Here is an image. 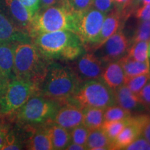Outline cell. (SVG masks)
Instances as JSON below:
<instances>
[{"label": "cell", "mask_w": 150, "mask_h": 150, "mask_svg": "<svg viewBox=\"0 0 150 150\" xmlns=\"http://www.w3.org/2000/svg\"><path fill=\"white\" fill-rule=\"evenodd\" d=\"M14 79L29 80L40 87L52 60L44 56L32 40L13 43Z\"/></svg>", "instance_id": "6da1fadb"}, {"label": "cell", "mask_w": 150, "mask_h": 150, "mask_svg": "<svg viewBox=\"0 0 150 150\" xmlns=\"http://www.w3.org/2000/svg\"><path fill=\"white\" fill-rule=\"evenodd\" d=\"M72 67L52 61L40 87L43 96L63 103L75 93L82 83Z\"/></svg>", "instance_id": "7a4b0ae2"}, {"label": "cell", "mask_w": 150, "mask_h": 150, "mask_svg": "<svg viewBox=\"0 0 150 150\" xmlns=\"http://www.w3.org/2000/svg\"><path fill=\"white\" fill-rule=\"evenodd\" d=\"M61 104L43 96L38 92L30 97L16 112L8 117L20 127L38 126L52 121Z\"/></svg>", "instance_id": "3957f363"}, {"label": "cell", "mask_w": 150, "mask_h": 150, "mask_svg": "<svg viewBox=\"0 0 150 150\" xmlns=\"http://www.w3.org/2000/svg\"><path fill=\"white\" fill-rule=\"evenodd\" d=\"M40 53L48 59H70L75 47L81 40L73 31L69 30L40 33L31 38Z\"/></svg>", "instance_id": "277c9868"}, {"label": "cell", "mask_w": 150, "mask_h": 150, "mask_svg": "<svg viewBox=\"0 0 150 150\" xmlns=\"http://www.w3.org/2000/svg\"><path fill=\"white\" fill-rule=\"evenodd\" d=\"M74 16L64 5H56L40 9L33 16L28 33L31 38L40 33L73 30Z\"/></svg>", "instance_id": "5b68a950"}, {"label": "cell", "mask_w": 150, "mask_h": 150, "mask_svg": "<svg viewBox=\"0 0 150 150\" xmlns=\"http://www.w3.org/2000/svg\"><path fill=\"white\" fill-rule=\"evenodd\" d=\"M67 102L77 105L82 109L87 107L106 108L117 104L114 90L101 79L83 81Z\"/></svg>", "instance_id": "8992f818"}, {"label": "cell", "mask_w": 150, "mask_h": 150, "mask_svg": "<svg viewBox=\"0 0 150 150\" xmlns=\"http://www.w3.org/2000/svg\"><path fill=\"white\" fill-rule=\"evenodd\" d=\"M38 92L39 86L31 81L19 79L11 80L0 96L1 115L8 116L13 114L30 97Z\"/></svg>", "instance_id": "52a82bcc"}, {"label": "cell", "mask_w": 150, "mask_h": 150, "mask_svg": "<svg viewBox=\"0 0 150 150\" xmlns=\"http://www.w3.org/2000/svg\"><path fill=\"white\" fill-rule=\"evenodd\" d=\"M72 31L79 37L84 47L90 50L98 39L103 22L106 15L91 7L78 13H73Z\"/></svg>", "instance_id": "ba28073f"}, {"label": "cell", "mask_w": 150, "mask_h": 150, "mask_svg": "<svg viewBox=\"0 0 150 150\" xmlns=\"http://www.w3.org/2000/svg\"><path fill=\"white\" fill-rule=\"evenodd\" d=\"M129 48V41L126 35L119 30L93 53L108 64L110 62L119 61L127 55Z\"/></svg>", "instance_id": "9c48e42d"}, {"label": "cell", "mask_w": 150, "mask_h": 150, "mask_svg": "<svg viewBox=\"0 0 150 150\" xmlns=\"http://www.w3.org/2000/svg\"><path fill=\"white\" fill-rule=\"evenodd\" d=\"M78 59L75 67L73 69L82 81L101 79L107 63L95 56L93 52L83 54Z\"/></svg>", "instance_id": "30bf717a"}, {"label": "cell", "mask_w": 150, "mask_h": 150, "mask_svg": "<svg viewBox=\"0 0 150 150\" xmlns=\"http://www.w3.org/2000/svg\"><path fill=\"white\" fill-rule=\"evenodd\" d=\"M83 109L70 102L62 103L56 111L52 122L70 131L83 124Z\"/></svg>", "instance_id": "8fae6325"}, {"label": "cell", "mask_w": 150, "mask_h": 150, "mask_svg": "<svg viewBox=\"0 0 150 150\" xmlns=\"http://www.w3.org/2000/svg\"><path fill=\"white\" fill-rule=\"evenodd\" d=\"M29 133L24 142L25 149L29 150H52V140L45 124L35 127H21Z\"/></svg>", "instance_id": "7c38bea8"}, {"label": "cell", "mask_w": 150, "mask_h": 150, "mask_svg": "<svg viewBox=\"0 0 150 150\" xmlns=\"http://www.w3.org/2000/svg\"><path fill=\"white\" fill-rule=\"evenodd\" d=\"M7 17L20 29L28 33L33 16L19 0H4Z\"/></svg>", "instance_id": "4fadbf2b"}, {"label": "cell", "mask_w": 150, "mask_h": 150, "mask_svg": "<svg viewBox=\"0 0 150 150\" xmlns=\"http://www.w3.org/2000/svg\"><path fill=\"white\" fill-rule=\"evenodd\" d=\"M124 20H125V19L122 14L121 11L117 10L115 8L111 12L106 15L103 22L98 39L95 45L92 48L93 51L99 47L107 39L119 31L120 28L122 25Z\"/></svg>", "instance_id": "5bb4252c"}, {"label": "cell", "mask_w": 150, "mask_h": 150, "mask_svg": "<svg viewBox=\"0 0 150 150\" xmlns=\"http://www.w3.org/2000/svg\"><path fill=\"white\" fill-rule=\"evenodd\" d=\"M31 39L29 33L17 27L0 9V42L13 43Z\"/></svg>", "instance_id": "9a60e30c"}, {"label": "cell", "mask_w": 150, "mask_h": 150, "mask_svg": "<svg viewBox=\"0 0 150 150\" xmlns=\"http://www.w3.org/2000/svg\"><path fill=\"white\" fill-rule=\"evenodd\" d=\"M101 79L110 88L115 90L126 83L127 77L122 67L117 61L108 63L105 67Z\"/></svg>", "instance_id": "2e32d148"}, {"label": "cell", "mask_w": 150, "mask_h": 150, "mask_svg": "<svg viewBox=\"0 0 150 150\" xmlns=\"http://www.w3.org/2000/svg\"><path fill=\"white\" fill-rule=\"evenodd\" d=\"M45 126L51 138L53 149H66L71 142L70 131L52 121L45 123Z\"/></svg>", "instance_id": "e0dca14e"}, {"label": "cell", "mask_w": 150, "mask_h": 150, "mask_svg": "<svg viewBox=\"0 0 150 150\" xmlns=\"http://www.w3.org/2000/svg\"><path fill=\"white\" fill-rule=\"evenodd\" d=\"M13 65V43L0 42V71L9 81L14 79Z\"/></svg>", "instance_id": "ac0fdd59"}, {"label": "cell", "mask_w": 150, "mask_h": 150, "mask_svg": "<svg viewBox=\"0 0 150 150\" xmlns=\"http://www.w3.org/2000/svg\"><path fill=\"white\" fill-rule=\"evenodd\" d=\"M115 95L116 104L125 109L132 110L136 109L141 104L136 94L133 93L126 84L120 86L114 90Z\"/></svg>", "instance_id": "d6986e66"}, {"label": "cell", "mask_w": 150, "mask_h": 150, "mask_svg": "<svg viewBox=\"0 0 150 150\" xmlns=\"http://www.w3.org/2000/svg\"><path fill=\"white\" fill-rule=\"evenodd\" d=\"M125 72L127 79L150 72L149 61L140 62L125 55L118 61Z\"/></svg>", "instance_id": "ffe728a7"}, {"label": "cell", "mask_w": 150, "mask_h": 150, "mask_svg": "<svg viewBox=\"0 0 150 150\" xmlns=\"http://www.w3.org/2000/svg\"><path fill=\"white\" fill-rule=\"evenodd\" d=\"M86 149H111L112 142L102 127L90 130L86 144Z\"/></svg>", "instance_id": "44dd1931"}, {"label": "cell", "mask_w": 150, "mask_h": 150, "mask_svg": "<svg viewBox=\"0 0 150 150\" xmlns=\"http://www.w3.org/2000/svg\"><path fill=\"white\" fill-rule=\"evenodd\" d=\"M105 108L87 107L83 108V125L89 130L101 128L104 122Z\"/></svg>", "instance_id": "7402d4cb"}, {"label": "cell", "mask_w": 150, "mask_h": 150, "mask_svg": "<svg viewBox=\"0 0 150 150\" xmlns=\"http://www.w3.org/2000/svg\"><path fill=\"white\" fill-rule=\"evenodd\" d=\"M25 138L19 129L13 126L5 137L1 150H20L24 149Z\"/></svg>", "instance_id": "603a6c76"}, {"label": "cell", "mask_w": 150, "mask_h": 150, "mask_svg": "<svg viewBox=\"0 0 150 150\" xmlns=\"http://www.w3.org/2000/svg\"><path fill=\"white\" fill-rule=\"evenodd\" d=\"M148 47H149V42L147 41H139L133 43L131 47L129 48L127 55L136 60V61L140 62L148 61Z\"/></svg>", "instance_id": "cb8c5ba5"}, {"label": "cell", "mask_w": 150, "mask_h": 150, "mask_svg": "<svg viewBox=\"0 0 150 150\" xmlns=\"http://www.w3.org/2000/svg\"><path fill=\"white\" fill-rule=\"evenodd\" d=\"M131 116L130 110L125 109L117 104L106 108L104 110V121L125 120Z\"/></svg>", "instance_id": "d4e9b609"}, {"label": "cell", "mask_w": 150, "mask_h": 150, "mask_svg": "<svg viewBox=\"0 0 150 150\" xmlns=\"http://www.w3.org/2000/svg\"><path fill=\"white\" fill-rule=\"evenodd\" d=\"M127 125V119L125 120L104 121L102 125V128L111 142L117 138L124 128Z\"/></svg>", "instance_id": "484cf974"}, {"label": "cell", "mask_w": 150, "mask_h": 150, "mask_svg": "<svg viewBox=\"0 0 150 150\" xmlns=\"http://www.w3.org/2000/svg\"><path fill=\"white\" fill-rule=\"evenodd\" d=\"M150 80V72L144 74L138 75L133 77L127 78L126 85L133 93L138 94Z\"/></svg>", "instance_id": "4316f807"}, {"label": "cell", "mask_w": 150, "mask_h": 150, "mask_svg": "<svg viewBox=\"0 0 150 150\" xmlns=\"http://www.w3.org/2000/svg\"><path fill=\"white\" fill-rule=\"evenodd\" d=\"M133 43L139 41H150V20H140L132 39Z\"/></svg>", "instance_id": "83f0119b"}, {"label": "cell", "mask_w": 150, "mask_h": 150, "mask_svg": "<svg viewBox=\"0 0 150 150\" xmlns=\"http://www.w3.org/2000/svg\"><path fill=\"white\" fill-rule=\"evenodd\" d=\"M70 131L71 142L79 144V145L86 147V141H87V138L88 136L90 130L85 125L81 124V125H78V126L73 128Z\"/></svg>", "instance_id": "f1b7e54d"}, {"label": "cell", "mask_w": 150, "mask_h": 150, "mask_svg": "<svg viewBox=\"0 0 150 150\" xmlns=\"http://www.w3.org/2000/svg\"><path fill=\"white\" fill-rule=\"evenodd\" d=\"M65 4L72 13H78L91 8L93 0H65Z\"/></svg>", "instance_id": "f546056e"}, {"label": "cell", "mask_w": 150, "mask_h": 150, "mask_svg": "<svg viewBox=\"0 0 150 150\" xmlns=\"http://www.w3.org/2000/svg\"><path fill=\"white\" fill-rule=\"evenodd\" d=\"M92 7L107 15L115 8L114 0H93Z\"/></svg>", "instance_id": "4dcf8cb0"}, {"label": "cell", "mask_w": 150, "mask_h": 150, "mask_svg": "<svg viewBox=\"0 0 150 150\" xmlns=\"http://www.w3.org/2000/svg\"><path fill=\"white\" fill-rule=\"evenodd\" d=\"M13 126V122L8 116L1 115L0 117V150L4 142L5 137Z\"/></svg>", "instance_id": "1f68e13d"}, {"label": "cell", "mask_w": 150, "mask_h": 150, "mask_svg": "<svg viewBox=\"0 0 150 150\" xmlns=\"http://www.w3.org/2000/svg\"><path fill=\"white\" fill-rule=\"evenodd\" d=\"M128 150H150V143L143 137L140 136L125 148Z\"/></svg>", "instance_id": "d6a6232c"}, {"label": "cell", "mask_w": 150, "mask_h": 150, "mask_svg": "<svg viewBox=\"0 0 150 150\" xmlns=\"http://www.w3.org/2000/svg\"><path fill=\"white\" fill-rule=\"evenodd\" d=\"M139 102L142 105L147 107L150 105V81L141 89L139 93L136 94Z\"/></svg>", "instance_id": "836d02e7"}, {"label": "cell", "mask_w": 150, "mask_h": 150, "mask_svg": "<svg viewBox=\"0 0 150 150\" xmlns=\"http://www.w3.org/2000/svg\"><path fill=\"white\" fill-rule=\"evenodd\" d=\"M135 16L140 20H150V4L142 5L135 11Z\"/></svg>", "instance_id": "e575fe53"}, {"label": "cell", "mask_w": 150, "mask_h": 150, "mask_svg": "<svg viewBox=\"0 0 150 150\" xmlns=\"http://www.w3.org/2000/svg\"><path fill=\"white\" fill-rule=\"evenodd\" d=\"M27 8L33 17L40 8V0H19Z\"/></svg>", "instance_id": "d590c367"}, {"label": "cell", "mask_w": 150, "mask_h": 150, "mask_svg": "<svg viewBox=\"0 0 150 150\" xmlns=\"http://www.w3.org/2000/svg\"><path fill=\"white\" fill-rule=\"evenodd\" d=\"M56 5L65 6V0H40V8H39V10Z\"/></svg>", "instance_id": "8d00e7d4"}, {"label": "cell", "mask_w": 150, "mask_h": 150, "mask_svg": "<svg viewBox=\"0 0 150 150\" xmlns=\"http://www.w3.org/2000/svg\"><path fill=\"white\" fill-rule=\"evenodd\" d=\"M141 136L143 137L150 143V116L142 127Z\"/></svg>", "instance_id": "74e56055"}, {"label": "cell", "mask_w": 150, "mask_h": 150, "mask_svg": "<svg viewBox=\"0 0 150 150\" xmlns=\"http://www.w3.org/2000/svg\"><path fill=\"white\" fill-rule=\"evenodd\" d=\"M9 81L0 71V96L4 92L6 88L9 83Z\"/></svg>", "instance_id": "f35d334b"}, {"label": "cell", "mask_w": 150, "mask_h": 150, "mask_svg": "<svg viewBox=\"0 0 150 150\" xmlns=\"http://www.w3.org/2000/svg\"><path fill=\"white\" fill-rule=\"evenodd\" d=\"M131 0H114L115 8L117 10L122 11L130 2Z\"/></svg>", "instance_id": "ab89813d"}, {"label": "cell", "mask_w": 150, "mask_h": 150, "mask_svg": "<svg viewBox=\"0 0 150 150\" xmlns=\"http://www.w3.org/2000/svg\"><path fill=\"white\" fill-rule=\"evenodd\" d=\"M67 150H84L86 149V148L85 146H83L81 145H79V144L75 143V142H70L69 143V145H67V147H66Z\"/></svg>", "instance_id": "60d3db41"}, {"label": "cell", "mask_w": 150, "mask_h": 150, "mask_svg": "<svg viewBox=\"0 0 150 150\" xmlns=\"http://www.w3.org/2000/svg\"><path fill=\"white\" fill-rule=\"evenodd\" d=\"M142 5L147 4H150V0H142Z\"/></svg>", "instance_id": "b9f144b4"}, {"label": "cell", "mask_w": 150, "mask_h": 150, "mask_svg": "<svg viewBox=\"0 0 150 150\" xmlns=\"http://www.w3.org/2000/svg\"><path fill=\"white\" fill-rule=\"evenodd\" d=\"M148 56L150 58V41L149 42V47H148Z\"/></svg>", "instance_id": "7bdbcfd3"}, {"label": "cell", "mask_w": 150, "mask_h": 150, "mask_svg": "<svg viewBox=\"0 0 150 150\" xmlns=\"http://www.w3.org/2000/svg\"><path fill=\"white\" fill-rule=\"evenodd\" d=\"M147 108H148V110H149V111H150V105H149V106H148Z\"/></svg>", "instance_id": "ee69618b"}, {"label": "cell", "mask_w": 150, "mask_h": 150, "mask_svg": "<svg viewBox=\"0 0 150 150\" xmlns=\"http://www.w3.org/2000/svg\"><path fill=\"white\" fill-rule=\"evenodd\" d=\"M0 116H1V112H0Z\"/></svg>", "instance_id": "f6af8a7d"}, {"label": "cell", "mask_w": 150, "mask_h": 150, "mask_svg": "<svg viewBox=\"0 0 150 150\" xmlns=\"http://www.w3.org/2000/svg\"><path fill=\"white\" fill-rule=\"evenodd\" d=\"M1 117V116H0V117Z\"/></svg>", "instance_id": "bcb514c9"}]
</instances>
